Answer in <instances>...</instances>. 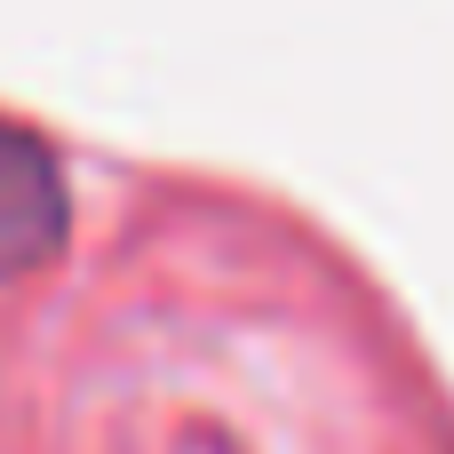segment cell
<instances>
[{
	"instance_id": "1",
	"label": "cell",
	"mask_w": 454,
	"mask_h": 454,
	"mask_svg": "<svg viewBox=\"0 0 454 454\" xmlns=\"http://www.w3.org/2000/svg\"><path fill=\"white\" fill-rule=\"evenodd\" d=\"M64 231H72V192H64L56 152L32 128L0 120V279H24V271L56 263Z\"/></svg>"
}]
</instances>
